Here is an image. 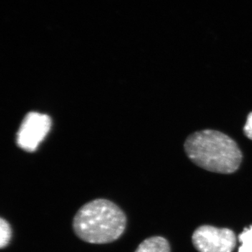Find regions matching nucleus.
<instances>
[{"label":"nucleus","mask_w":252,"mask_h":252,"mask_svg":"<svg viewBox=\"0 0 252 252\" xmlns=\"http://www.w3.org/2000/svg\"><path fill=\"white\" fill-rule=\"evenodd\" d=\"M51 126L49 116L38 112L29 113L18 132V146L27 152H34L49 133Z\"/></svg>","instance_id":"20e7f679"},{"label":"nucleus","mask_w":252,"mask_h":252,"mask_svg":"<svg viewBox=\"0 0 252 252\" xmlns=\"http://www.w3.org/2000/svg\"><path fill=\"white\" fill-rule=\"evenodd\" d=\"M135 252H170V244L162 237H151L140 243Z\"/></svg>","instance_id":"39448f33"},{"label":"nucleus","mask_w":252,"mask_h":252,"mask_svg":"<svg viewBox=\"0 0 252 252\" xmlns=\"http://www.w3.org/2000/svg\"><path fill=\"white\" fill-rule=\"evenodd\" d=\"M239 241L242 244L238 252H252V225L245 228L243 233L238 237Z\"/></svg>","instance_id":"0eeeda50"},{"label":"nucleus","mask_w":252,"mask_h":252,"mask_svg":"<svg viewBox=\"0 0 252 252\" xmlns=\"http://www.w3.org/2000/svg\"><path fill=\"white\" fill-rule=\"evenodd\" d=\"M243 132L248 138L252 140V112L248 116L246 124L243 127Z\"/></svg>","instance_id":"6e6552de"},{"label":"nucleus","mask_w":252,"mask_h":252,"mask_svg":"<svg viewBox=\"0 0 252 252\" xmlns=\"http://www.w3.org/2000/svg\"><path fill=\"white\" fill-rule=\"evenodd\" d=\"M192 241L199 252H233L236 237L228 228L202 225L194 232Z\"/></svg>","instance_id":"7ed1b4c3"},{"label":"nucleus","mask_w":252,"mask_h":252,"mask_svg":"<svg viewBox=\"0 0 252 252\" xmlns=\"http://www.w3.org/2000/svg\"><path fill=\"white\" fill-rule=\"evenodd\" d=\"M127 222L125 212L117 204L98 198L79 208L73 219L72 228L82 241L105 245L117 241L124 235Z\"/></svg>","instance_id":"f257e3e1"},{"label":"nucleus","mask_w":252,"mask_h":252,"mask_svg":"<svg viewBox=\"0 0 252 252\" xmlns=\"http://www.w3.org/2000/svg\"><path fill=\"white\" fill-rule=\"evenodd\" d=\"M12 238V229L8 220L0 219V248H6Z\"/></svg>","instance_id":"423d86ee"},{"label":"nucleus","mask_w":252,"mask_h":252,"mask_svg":"<svg viewBox=\"0 0 252 252\" xmlns=\"http://www.w3.org/2000/svg\"><path fill=\"white\" fill-rule=\"evenodd\" d=\"M185 149L194 164L216 173H233L243 160V154L236 142L217 130L194 132L186 140Z\"/></svg>","instance_id":"f03ea898"}]
</instances>
